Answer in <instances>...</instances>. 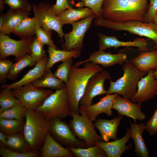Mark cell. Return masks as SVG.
<instances>
[{"mask_svg": "<svg viewBox=\"0 0 157 157\" xmlns=\"http://www.w3.org/2000/svg\"><path fill=\"white\" fill-rule=\"evenodd\" d=\"M83 64L82 68L72 66L65 83L69 103V112L78 113L80 101L89 79L94 74L104 70L100 65L91 62Z\"/></svg>", "mask_w": 157, "mask_h": 157, "instance_id": "6da1fadb", "label": "cell"}, {"mask_svg": "<svg viewBox=\"0 0 157 157\" xmlns=\"http://www.w3.org/2000/svg\"><path fill=\"white\" fill-rule=\"evenodd\" d=\"M48 131L56 141L66 147H87L85 143L77 139L69 125L62 121L61 119L53 120Z\"/></svg>", "mask_w": 157, "mask_h": 157, "instance_id": "7c38bea8", "label": "cell"}, {"mask_svg": "<svg viewBox=\"0 0 157 157\" xmlns=\"http://www.w3.org/2000/svg\"><path fill=\"white\" fill-rule=\"evenodd\" d=\"M4 3L14 11H30L32 8L31 4L27 0H4Z\"/></svg>", "mask_w": 157, "mask_h": 157, "instance_id": "60d3db41", "label": "cell"}, {"mask_svg": "<svg viewBox=\"0 0 157 157\" xmlns=\"http://www.w3.org/2000/svg\"><path fill=\"white\" fill-rule=\"evenodd\" d=\"M30 14V11H14L9 10L4 15V22L0 28V33L10 35Z\"/></svg>", "mask_w": 157, "mask_h": 157, "instance_id": "d4e9b609", "label": "cell"}, {"mask_svg": "<svg viewBox=\"0 0 157 157\" xmlns=\"http://www.w3.org/2000/svg\"><path fill=\"white\" fill-rule=\"evenodd\" d=\"M41 157H73L74 155L67 147H63L52 136L48 131L42 146Z\"/></svg>", "mask_w": 157, "mask_h": 157, "instance_id": "d6986e66", "label": "cell"}, {"mask_svg": "<svg viewBox=\"0 0 157 157\" xmlns=\"http://www.w3.org/2000/svg\"><path fill=\"white\" fill-rule=\"evenodd\" d=\"M154 71L149 70L147 75L139 81L137 92L130 99L131 101L141 104L154 98L157 95V81L153 75Z\"/></svg>", "mask_w": 157, "mask_h": 157, "instance_id": "5bb4252c", "label": "cell"}, {"mask_svg": "<svg viewBox=\"0 0 157 157\" xmlns=\"http://www.w3.org/2000/svg\"><path fill=\"white\" fill-rule=\"evenodd\" d=\"M44 45L38 40L36 36L30 44V55L36 63L47 57L44 49Z\"/></svg>", "mask_w": 157, "mask_h": 157, "instance_id": "8d00e7d4", "label": "cell"}, {"mask_svg": "<svg viewBox=\"0 0 157 157\" xmlns=\"http://www.w3.org/2000/svg\"><path fill=\"white\" fill-rule=\"evenodd\" d=\"M67 148L76 157H108L105 152L97 145L85 148Z\"/></svg>", "mask_w": 157, "mask_h": 157, "instance_id": "d6a6232c", "label": "cell"}, {"mask_svg": "<svg viewBox=\"0 0 157 157\" xmlns=\"http://www.w3.org/2000/svg\"><path fill=\"white\" fill-rule=\"evenodd\" d=\"M127 61V56L124 54L119 53L112 54L104 50H99L91 53L87 59L76 63L74 66L78 67L85 63L90 62L106 68L117 64L122 65Z\"/></svg>", "mask_w": 157, "mask_h": 157, "instance_id": "2e32d148", "label": "cell"}, {"mask_svg": "<svg viewBox=\"0 0 157 157\" xmlns=\"http://www.w3.org/2000/svg\"><path fill=\"white\" fill-rule=\"evenodd\" d=\"M69 103L66 86L56 90L36 110L47 120L65 118L68 116Z\"/></svg>", "mask_w": 157, "mask_h": 157, "instance_id": "52a82bcc", "label": "cell"}, {"mask_svg": "<svg viewBox=\"0 0 157 157\" xmlns=\"http://www.w3.org/2000/svg\"><path fill=\"white\" fill-rule=\"evenodd\" d=\"M129 61L137 68L148 73L151 70H157V49L140 52Z\"/></svg>", "mask_w": 157, "mask_h": 157, "instance_id": "cb8c5ba5", "label": "cell"}, {"mask_svg": "<svg viewBox=\"0 0 157 157\" xmlns=\"http://www.w3.org/2000/svg\"><path fill=\"white\" fill-rule=\"evenodd\" d=\"M131 138L130 128L126 129L124 136L119 139L112 142H103L97 143V145L101 148L106 153L108 157H120L125 151L130 149L131 144H126Z\"/></svg>", "mask_w": 157, "mask_h": 157, "instance_id": "44dd1931", "label": "cell"}, {"mask_svg": "<svg viewBox=\"0 0 157 157\" xmlns=\"http://www.w3.org/2000/svg\"><path fill=\"white\" fill-rule=\"evenodd\" d=\"M13 96L27 109L36 110L53 92L50 89L39 88L32 83L12 89Z\"/></svg>", "mask_w": 157, "mask_h": 157, "instance_id": "ba28073f", "label": "cell"}, {"mask_svg": "<svg viewBox=\"0 0 157 157\" xmlns=\"http://www.w3.org/2000/svg\"><path fill=\"white\" fill-rule=\"evenodd\" d=\"M32 83L40 88H47L56 90L66 86L65 83L57 78L51 70L46 71L41 77Z\"/></svg>", "mask_w": 157, "mask_h": 157, "instance_id": "f1b7e54d", "label": "cell"}, {"mask_svg": "<svg viewBox=\"0 0 157 157\" xmlns=\"http://www.w3.org/2000/svg\"><path fill=\"white\" fill-rule=\"evenodd\" d=\"M153 75L157 81V70L154 71Z\"/></svg>", "mask_w": 157, "mask_h": 157, "instance_id": "816d5d0a", "label": "cell"}, {"mask_svg": "<svg viewBox=\"0 0 157 157\" xmlns=\"http://www.w3.org/2000/svg\"><path fill=\"white\" fill-rule=\"evenodd\" d=\"M33 36L15 40L8 35L0 33V58L4 59L8 56H15V60L18 61L27 54H31L30 47L33 40Z\"/></svg>", "mask_w": 157, "mask_h": 157, "instance_id": "9c48e42d", "label": "cell"}, {"mask_svg": "<svg viewBox=\"0 0 157 157\" xmlns=\"http://www.w3.org/2000/svg\"><path fill=\"white\" fill-rule=\"evenodd\" d=\"M72 8L69 0H56L55 4L51 6L52 12L58 15L68 8Z\"/></svg>", "mask_w": 157, "mask_h": 157, "instance_id": "7bdbcfd3", "label": "cell"}, {"mask_svg": "<svg viewBox=\"0 0 157 157\" xmlns=\"http://www.w3.org/2000/svg\"><path fill=\"white\" fill-rule=\"evenodd\" d=\"M96 26L118 31H126L153 40L157 49V24L154 22L148 23L131 20L124 22H113L103 18H96L94 22Z\"/></svg>", "mask_w": 157, "mask_h": 157, "instance_id": "5b68a950", "label": "cell"}, {"mask_svg": "<svg viewBox=\"0 0 157 157\" xmlns=\"http://www.w3.org/2000/svg\"><path fill=\"white\" fill-rule=\"evenodd\" d=\"M124 74L115 81H110V86L106 94L115 93L131 99L137 91L139 81L148 73L137 68L129 60L122 67Z\"/></svg>", "mask_w": 157, "mask_h": 157, "instance_id": "277c9868", "label": "cell"}, {"mask_svg": "<svg viewBox=\"0 0 157 157\" xmlns=\"http://www.w3.org/2000/svg\"><path fill=\"white\" fill-rule=\"evenodd\" d=\"M23 131L24 139L33 150H38L44 143L53 120L46 119L39 111L27 109Z\"/></svg>", "mask_w": 157, "mask_h": 157, "instance_id": "3957f363", "label": "cell"}, {"mask_svg": "<svg viewBox=\"0 0 157 157\" xmlns=\"http://www.w3.org/2000/svg\"><path fill=\"white\" fill-rule=\"evenodd\" d=\"M32 8L35 17L40 23L42 27L45 29L55 31L63 43L64 33L61 24L57 15L51 11V6L48 3L41 2L36 4L34 3Z\"/></svg>", "mask_w": 157, "mask_h": 157, "instance_id": "8fae6325", "label": "cell"}, {"mask_svg": "<svg viewBox=\"0 0 157 157\" xmlns=\"http://www.w3.org/2000/svg\"><path fill=\"white\" fill-rule=\"evenodd\" d=\"M0 154L3 157H37L40 155L38 150L20 152L11 150L6 147L0 146Z\"/></svg>", "mask_w": 157, "mask_h": 157, "instance_id": "74e56055", "label": "cell"}, {"mask_svg": "<svg viewBox=\"0 0 157 157\" xmlns=\"http://www.w3.org/2000/svg\"><path fill=\"white\" fill-rule=\"evenodd\" d=\"M49 57L45 67V71L51 70L53 65L60 61H63L71 58L80 56L81 51L77 50H60L49 46L47 49Z\"/></svg>", "mask_w": 157, "mask_h": 157, "instance_id": "4316f807", "label": "cell"}, {"mask_svg": "<svg viewBox=\"0 0 157 157\" xmlns=\"http://www.w3.org/2000/svg\"><path fill=\"white\" fill-rule=\"evenodd\" d=\"M149 7L129 0H104L101 7L102 18L119 23L131 20L144 22Z\"/></svg>", "mask_w": 157, "mask_h": 157, "instance_id": "7a4b0ae2", "label": "cell"}, {"mask_svg": "<svg viewBox=\"0 0 157 157\" xmlns=\"http://www.w3.org/2000/svg\"><path fill=\"white\" fill-rule=\"evenodd\" d=\"M48 57L45 58L36 63L34 67L29 70L19 80L9 85L3 84L1 88H8L11 89L32 83L41 77L45 73V67Z\"/></svg>", "mask_w": 157, "mask_h": 157, "instance_id": "7402d4cb", "label": "cell"}, {"mask_svg": "<svg viewBox=\"0 0 157 157\" xmlns=\"http://www.w3.org/2000/svg\"><path fill=\"white\" fill-rule=\"evenodd\" d=\"M145 125L146 129L151 136L157 133V108L151 117L146 122Z\"/></svg>", "mask_w": 157, "mask_h": 157, "instance_id": "ee69618b", "label": "cell"}, {"mask_svg": "<svg viewBox=\"0 0 157 157\" xmlns=\"http://www.w3.org/2000/svg\"><path fill=\"white\" fill-rule=\"evenodd\" d=\"M4 4H5L4 0H0V10L1 12H2L4 9Z\"/></svg>", "mask_w": 157, "mask_h": 157, "instance_id": "c3c4849f", "label": "cell"}, {"mask_svg": "<svg viewBox=\"0 0 157 157\" xmlns=\"http://www.w3.org/2000/svg\"><path fill=\"white\" fill-rule=\"evenodd\" d=\"M99 38V50H104L110 47L117 48L119 47H135L138 48L140 52L150 50L147 47L146 39L138 38L133 41H122L118 40L116 36H109L100 32L97 33Z\"/></svg>", "mask_w": 157, "mask_h": 157, "instance_id": "e0dca14e", "label": "cell"}, {"mask_svg": "<svg viewBox=\"0 0 157 157\" xmlns=\"http://www.w3.org/2000/svg\"><path fill=\"white\" fill-rule=\"evenodd\" d=\"M6 147L13 150L20 152L33 151L25 140L23 132L7 136Z\"/></svg>", "mask_w": 157, "mask_h": 157, "instance_id": "f546056e", "label": "cell"}, {"mask_svg": "<svg viewBox=\"0 0 157 157\" xmlns=\"http://www.w3.org/2000/svg\"><path fill=\"white\" fill-rule=\"evenodd\" d=\"M122 117V116L119 115L111 120L99 118L95 121L94 125L99 131L102 141L117 139V129Z\"/></svg>", "mask_w": 157, "mask_h": 157, "instance_id": "ffe728a7", "label": "cell"}, {"mask_svg": "<svg viewBox=\"0 0 157 157\" xmlns=\"http://www.w3.org/2000/svg\"><path fill=\"white\" fill-rule=\"evenodd\" d=\"M68 116L72 118L68 124L72 131L76 137L85 143L87 147L94 146L97 143L102 141L83 107L80 106L78 113L69 112Z\"/></svg>", "mask_w": 157, "mask_h": 157, "instance_id": "8992f818", "label": "cell"}, {"mask_svg": "<svg viewBox=\"0 0 157 157\" xmlns=\"http://www.w3.org/2000/svg\"><path fill=\"white\" fill-rule=\"evenodd\" d=\"M150 5L144 19V22L148 23L154 22L155 15L157 11V0H149Z\"/></svg>", "mask_w": 157, "mask_h": 157, "instance_id": "f6af8a7d", "label": "cell"}, {"mask_svg": "<svg viewBox=\"0 0 157 157\" xmlns=\"http://www.w3.org/2000/svg\"><path fill=\"white\" fill-rule=\"evenodd\" d=\"M96 18V16L94 13L72 24V28L71 32L64 34L65 42L62 45L63 50L81 51L83 48L85 35L90 27L92 21Z\"/></svg>", "mask_w": 157, "mask_h": 157, "instance_id": "30bf717a", "label": "cell"}, {"mask_svg": "<svg viewBox=\"0 0 157 157\" xmlns=\"http://www.w3.org/2000/svg\"><path fill=\"white\" fill-rule=\"evenodd\" d=\"M27 108L20 102L0 113V118L23 120Z\"/></svg>", "mask_w": 157, "mask_h": 157, "instance_id": "836d02e7", "label": "cell"}, {"mask_svg": "<svg viewBox=\"0 0 157 157\" xmlns=\"http://www.w3.org/2000/svg\"><path fill=\"white\" fill-rule=\"evenodd\" d=\"M13 64V62L9 59H0V83H3L6 82L8 74Z\"/></svg>", "mask_w": 157, "mask_h": 157, "instance_id": "b9f144b4", "label": "cell"}, {"mask_svg": "<svg viewBox=\"0 0 157 157\" xmlns=\"http://www.w3.org/2000/svg\"><path fill=\"white\" fill-rule=\"evenodd\" d=\"M73 58H71L62 63L58 66L54 74L66 83L67 81L73 62Z\"/></svg>", "mask_w": 157, "mask_h": 157, "instance_id": "d590c367", "label": "cell"}, {"mask_svg": "<svg viewBox=\"0 0 157 157\" xmlns=\"http://www.w3.org/2000/svg\"><path fill=\"white\" fill-rule=\"evenodd\" d=\"M111 76L106 70L96 73L89 79L84 94L79 102L80 106L85 107L92 104V100L95 97L106 94L104 83L106 79H110Z\"/></svg>", "mask_w": 157, "mask_h": 157, "instance_id": "4fadbf2b", "label": "cell"}, {"mask_svg": "<svg viewBox=\"0 0 157 157\" xmlns=\"http://www.w3.org/2000/svg\"><path fill=\"white\" fill-rule=\"evenodd\" d=\"M36 63L29 54L25 55L12 65L8 74L7 78L15 80L19 74L24 68L34 66Z\"/></svg>", "mask_w": 157, "mask_h": 157, "instance_id": "1f68e13d", "label": "cell"}, {"mask_svg": "<svg viewBox=\"0 0 157 157\" xmlns=\"http://www.w3.org/2000/svg\"><path fill=\"white\" fill-rule=\"evenodd\" d=\"M135 3L146 6H149L147 3V0H129Z\"/></svg>", "mask_w": 157, "mask_h": 157, "instance_id": "7dc6e473", "label": "cell"}, {"mask_svg": "<svg viewBox=\"0 0 157 157\" xmlns=\"http://www.w3.org/2000/svg\"><path fill=\"white\" fill-rule=\"evenodd\" d=\"M25 122L15 119L0 118V131L7 136L23 132Z\"/></svg>", "mask_w": 157, "mask_h": 157, "instance_id": "4dcf8cb0", "label": "cell"}, {"mask_svg": "<svg viewBox=\"0 0 157 157\" xmlns=\"http://www.w3.org/2000/svg\"><path fill=\"white\" fill-rule=\"evenodd\" d=\"M42 27L40 22L35 17H28L23 21L12 32L21 39L33 36L36 28Z\"/></svg>", "mask_w": 157, "mask_h": 157, "instance_id": "83f0119b", "label": "cell"}, {"mask_svg": "<svg viewBox=\"0 0 157 157\" xmlns=\"http://www.w3.org/2000/svg\"><path fill=\"white\" fill-rule=\"evenodd\" d=\"M7 136L0 132V144L1 146L6 147Z\"/></svg>", "mask_w": 157, "mask_h": 157, "instance_id": "bcb514c9", "label": "cell"}, {"mask_svg": "<svg viewBox=\"0 0 157 157\" xmlns=\"http://www.w3.org/2000/svg\"><path fill=\"white\" fill-rule=\"evenodd\" d=\"M4 15H1L0 17V28L2 26L4 22Z\"/></svg>", "mask_w": 157, "mask_h": 157, "instance_id": "681fc988", "label": "cell"}, {"mask_svg": "<svg viewBox=\"0 0 157 157\" xmlns=\"http://www.w3.org/2000/svg\"><path fill=\"white\" fill-rule=\"evenodd\" d=\"M104 0H81L76 4L78 7H86L91 9L96 18H102V6Z\"/></svg>", "mask_w": 157, "mask_h": 157, "instance_id": "f35d334b", "label": "cell"}, {"mask_svg": "<svg viewBox=\"0 0 157 157\" xmlns=\"http://www.w3.org/2000/svg\"><path fill=\"white\" fill-rule=\"evenodd\" d=\"M118 94L117 93L106 94L104 97L100 98L97 103L85 107H83L90 121L92 122L95 121L98 116L102 113L105 114L108 116H112L113 101Z\"/></svg>", "mask_w": 157, "mask_h": 157, "instance_id": "ac0fdd59", "label": "cell"}, {"mask_svg": "<svg viewBox=\"0 0 157 157\" xmlns=\"http://www.w3.org/2000/svg\"><path fill=\"white\" fill-rule=\"evenodd\" d=\"M131 138L134 142V152L136 156L139 157H148L149 150L142 137V134L146 129V125L142 122L139 124L129 121Z\"/></svg>", "mask_w": 157, "mask_h": 157, "instance_id": "603a6c76", "label": "cell"}, {"mask_svg": "<svg viewBox=\"0 0 157 157\" xmlns=\"http://www.w3.org/2000/svg\"><path fill=\"white\" fill-rule=\"evenodd\" d=\"M51 31L47 30L39 27L35 31L36 37L38 40L44 44L57 49V47L54 44L51 39Z\"/></svg>", "mask_w": 157, "mask_h": 157, "instance_id": "ab89813d", "label": "cell"}, {"mask_svg": "<svg viewBox=\"0 0 157 157\" xmlns=\"http://www.w3.org/2000/svg\"><path fill=\"white\" fill-rule=\"evenodd\" d=\"M154 22L156 24H157V11L154 17Z\"/></svg>", "mask_w": 157, "mask_h": 157, "instance_id": "f907efd6", "label": "cell"}, {"mask_svg": "<svg viewBox=\"0 0 157 157\" xmlns=\"http://www.w3.org/2000/svg\"><path fill=\"white\" fill-rule=\"evenodd\" d=\"M112 109L116 110L119 115L132 118L135 123L136 120H143L145 114L141 111L140 103H134L128 99L118 94L114 98Z\"/></svg>", "mask_w": 157, "mask_h": 157, "instance_id": "9a60e30c", "label": "cell"}, {"mask_svg": "<svg viewBox=\"0 0 157 157\" xmlns=\"http://www.w3.org/2000/svg\"><path fill=\"white\" fill-rule=\"evenodd\" d=\"M2 89L0 91V113L19 102L13 96L12 89L8 88Z\"/></svg>", "mask_w": 157, "mask_h": 157, "instance_id": "e575fe53", "label": "cell"}, {"mask_svg": "<svg viewBox=\"0 0 157 157\" xmlns=\"http://www.w3.org/2000/svg\"><path fill=\"white\" fill-rule=\"evenodd\" d=\"M93 11L88 7H80L76 9L72 8L67 9L57 15L62 25L72 24L94 14Z\"/></svg>", "mask_w": 157, "mask_h": 157, "instance_id": "484cf974", "label": "cell"}]
</instances>
